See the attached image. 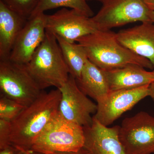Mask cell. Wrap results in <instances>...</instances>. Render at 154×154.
Instances as JSON below:
<instances>
[{"label":"cell","instance_id":"cell-1","mask_svg":"<svg viewBox=\"0 0 154 154\" xmlns=\"http://www.w3.org/2000/svg\"><path fill=\"white\" fill-rule=\"evenodd\" d=\"M61 97L58 88L42 91L11 122L10 144L23 151L30 150L34 140L58 110Z\"/></svg>","mask_w":154,"mask_h":154},{"label":"cell","instance_id":"cell-2","mask_svg":"<svg viewBox=\"0 0 154 154\" xmlns=\"http://www.w3.org/2000/svg\"><path fill=\"white\" fill-rule=\"evenodd\" d=\"M76 42L85 50L89 60L102 69L118 68L129 65L154 69L148 60L135 54L122 45L116 33L110 30H96Z\"/></svg>","mask_w":154,"mask_h":154},{"label":"cell","instance_id":"cell-3","mask_svg":"<svg viewBox=\"0 0 154 154\" xmlns=\"http://www.w3.org/2000/svg\"><path fill=\"white\" fill-rule=\"evenodd\" d=\"M25 65L42 91L51 87L60 88L70 75L56 37L47 30L43 42Z\"/></svg>","mask_w":154,"mask_h":154},{"label":"cell","instance_id":"cell-4","mask_svg":"<svg viewBox=\"0 0 154 154\" xmlns=\"http://www.w3.org/2000/svg\"><path fill=\"white\" fill-rule=\"evenodd\" d=\"M85 141L84 127L67 120L58 110L30 150L44 154L76 152L84 147Z\"/></svg>","mask_w":154,"mask_h":154},{"label":"cell","instance_id":"cell-5","mask_svg":"<svg viewBox=\"0 0 154 154\" xmlns=\"http://www.w3.org/2000/svg\"><path fill=\"white\" fill-rule=\"evenodd\" d=\"M92 17L98 30H110L133 22H152L145 0H105Z\"/></svg>","mask_w":154,"mask_h":154},{"label":"cell","instance_id":"cell-6","mask_svg":"<svg viewBox=\"0 0 154 154\" xmlns=\"http://www.w3.org/2000/svg\"><path fill=\"white\" fill-rule=\"evenodd\" d=\"M42 91L25 65L14 63L9 60H0L1 95L27 107Z\"/></svg>","mask_w":154,"mask_h":154},{"label":"cell","instance_id":"cell-7","mask_svg":"<svg viewBox=\"0 0 154 154\" xmlns=\"http://www.w3.org/2000/svg\"><path fill=\"white\" fill-rule=\"evenodd\" d=\"M119 137L126 154H154V117L141 111L124 119Z\"/></svg>","mask_w":154,"mask_h":154},{"label":"cell","instance_id":"cell-8","mask_svg":"<svg viewBox=\"0 0 154 154\" xmlns=\"http://www.w3.org/2000/svg\"><path fill=\"white\" fill-rule=\"evenodd\" d=\"M61 97L58 111L67 120L83 127L90 126L97 110V104L90 100L77 85L75 79L69 75L60 88Z\"/></svg>","mask_w":154,"mask_h":154},{"label":"cell","instance_id":"cell-9","mask_svg":"<svg viewBox=\"0 0 154 154\" xmlns=\"http://www.w3.org/2000/svg\"><path fill=\"white\" fill-rule=\"evenodd\" d=\"M46 30L68 42H75L98 30L92 17L63 8L52 15H46Z\"/></svg>","mask_w":154,"mask_h":154},{"label":"cell","instance_id":"cell-10","mask_svg":"<svg viewBox=\"0 0 154 154\" xmlns=\"http://www.w3.org/2000/svg\"><path fill=\"white\" fill-rule=\"evenodd\" d=\"M150 85L110 91L105 98L97 102V111L93 117L103 125L109 126L138 102L149 96Z\"/></svg>","mask_w":154,"mask_h":154},{"label":"cell","instance_id":"cell-11","mask_svg":"<svg viewBox=\"0 0 154 154\" xmlns=\"http://www.w3.org/2000/svg\"><path fill=\"white\" fill-rule=\"evenodd\" d=\"M46 32V14L42 13L28 19L17 36L9 60L26 65L41 45Z\"/></svg>","mask_w":154,"mask_h":154},{"label":"cell","instance_id":"cell-12","mask_svg":"<svg viewBox=\"0 0 154 154\" xmlns=\"http://www.w3.org/2000/svg\"><path fill=\"white\" fill-rule=\"evenodd\" d=\"M119 128L105 126L93 117L91 125L84 127V147L91 154H126L119 139Z\"/></svg>","mask_w":154,"mask_h":154},{"label":"cell","instance_id":"cell-13","mask_svg":"<svg viewBox=\"0 0 154 154\" xmlns=\"http://www.w3.org/2000/svg\"><path fill=\"white\" fill-rule=\"evenodd\" d=\"M116 35L122 45L135 54L148 60L154 68L153 22H142L132 28L120 30Z\"/></svg>","mask_w":154,"mask_h":154},{"label":"cell","instance_id":"cell-14","mask_svg":"<svg viewBox=\"0 0 154 154\" xmlns=\"http://www.w3.org/2000/svg\"><path fill=\"white\" fill-rule=\"evenodd\" d=\"M110 91L128 90L150 85L154 82V72L136 65L104 70Z\"/></svg>","mask_w":154,"mask_h":154},{"label":"cell","instance_id":"cell-15","mask_svg":"<svg viewBox=\"0 0 154 154\" xmlns=\"http://www.w3.org/2000/svg\"><path fill=\"white\" fill-rule=\"evenodd\" d=\"M28 19L0 0V60H9L17 36Z\"/></svg>","mask_w":154,"mask_h":154},{"label":"cell","instance_id":"cell-16","mask_svg":"<svg viewBox=\"0 0 154 154\" xmlns=\"http://www.w3.org/2000/svg\"><path fill=\"white\" fill-rule=\"evenodd\" d=\"M81 91L87 96L99 102L110 91L104 71L88 60L81 76L76 79Z\"/></svg>","mask_w":154,"mask_h":154},{"label":"cell","instance_id":"cell-17","mask_svg":"<svg viewBox=\"0 0 154 154\" xmlns=\"http://www.w3.org/2000/svg\"><path fill=\"white\" fill-rule=\"evenodd\" d=\"M69 74L75 79H79L88 60L85 50L75 42H69L56 36Z\"/></svg>","mask_w":154,"mask_h":154},{"label":"cell","instance_id":"cell-18","mask_svg":"<svg viewBox=\"0 0 154 154\" xmlns=\"http://www.w3.org/2000/svg\"><path fill=\"white\" fill-rule=\"evenodd\" d=\"M60 7L69 8L75 10L89 17L94 16V12L86 0H39L37 7L29 19L45 11Z\"/></svg>","mask_w":154,"mask_h":154},{"label":"cell","instance_id":"cell-19","mask_svg":"<svg viewBox=\"0 0 154 154\" xmlns=\"http://www.w3.org/2000/svg\"><path fill=\"white\" fill-rule=\"evenodd\" d=\"M26 107L8 97L0 96V119L14 121Z\"/></svg>","mask_w":154,"mask_h":154},{"label":"cell","instance_id":"cell-20","mask_svg":"<svg viewBox=\"0 0 154 154\" xmlns=\"http://www.w3.org/2000/svg\"><path fill=\"white\" fill-rule=\"evenodd\" d=\"M6 5L17 14L28 19L39 0H1Z\"/></svg>","mask_w":154,"mask_h":154},{"label":"cell","instance_id":"cell-21","mask_svg":"<svg viewBox=\"0 0 154 154\" xmlns=\"http://www.w3.org/2000/svg\"><path fill=\"white\" fill-rule=\"evenodd\" d=\"M11 122L0 119V149L10 145Z\"/></svg>","mask_w":154,"mask_h":154},{"label":"cell","instance_id":"cell-22","mask_svg":"<svg viewBox=\"0 0 154 154\" xmlns=\"http://www.w3.org/2000/svg\"><path fill=\"white\" fill-rule=\"evenodd\" d=\"M0 154H25V152L17 147L10 145L0 149Z\"/></svg>","mask_w":154,"mask_h":154},{"label":"cell","instance_id":"cell-23","mask_svg":"<svg viewBox=\"0 0 154 154\" xmlns=\"http://www.w3.org/2000/svg\"><path fill=\"white\" fill-rule=\"evenodd\" d=\"M50 154H91L86 149L83 147L79 150L76 152H57Z\"/></svg>","mask_w":154,"mask_h":154},{"label":"cell","instance_id":"cell-24","mask_svg":"<svg viewBox=\"0 0 154 154\" xmlns=\"http://www.w3.org/2000/svg\"><path fill=\"white\" fill-rule=\"evenodd\" d=\"M145 2L149 9L154 12V0H145Z\"/></svg>","mask_w":154,"mask_h":154},{"label":"cell","instance_id":"cell-25","mask_svg":"<svg viewBox=\"0 0 154 154\" xmlns=\"http://www.w3.org/2000/svg\"><path fill=\"white\" fill-rule=\"evenodd\" d=\"M150 95L151 98L154 102V82L150 84L149 87Z\"/></svg>","mask_w":154,"mask_h":154},{"label":"cell","instance_id":"cell-26","mask_svg":"<svg viewBox=\"0 0 154 154\" xmlns=\"http://www.w3.org/2000/svg\"><path fill=\"white\" fill-rule=\"evenodd\" d=\"M24 152H25V154H44L38 152L34 151L32 150L24 151Z\"/></svg>","mask_w":154,"mask_h":154},{"label":"cell","instance_id":"cell-27","mask_svg":"<svg viewBox=\"0 0 154 154\" xmlns=\"http://www.w3.org/2000/svg\"><path fill=\"white\" fill-rule=\"evenodd\" d=\"M150 15L151 19L152 21L154 23V12L151 11Z\"/></svg>","mask_w":154,"mask_h":154},{"label":"cell","instance_id":"cell-28","mask_svg":"<svg viewBox=\"0 0 154 154\" xmlns=\"http://www.w3.org/2000/svg\"><path fill=\"white\" fill-rule=\"evenodd\" d=\"M86 1H92V0H86ZM96 1H99V2H101L103 3V2H105V0H96Z\"/></svg>","mask_w":154,"mask_h":154},{"label":"cell","instance_id":"cell-29","mask_svg":"<svg viewBox=\"0 0 154 154\" xmlns=\"http://www.w3.org/2000/svg\"><path fill=\"white\" fill-rule=\"evenodd\" d=\"M153 72H154V69L153 70Z\"/></svg>","mask_w":154,"mask_h":154}]
</instances>
